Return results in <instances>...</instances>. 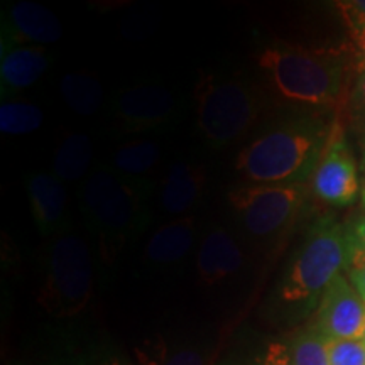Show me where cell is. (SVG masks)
<instances>
[{"mask_svg": "<svg viewBox=\"0 0 365 365\" xmlns=\"http://www.w3.org/2000/svg\"><path fill=\"white\" fill-rule=\"evenodd\" d=\"M27 200L34 225L46 237L68 232V191L53 173H31L26 181Z\"/></svg>", "mask_w": 365, "mask_h": 365, "instance_id": "obj_12", "label": "cell"}, {"mask_svg": "<svg viewBox=\"0 0 365 365\" xmlns=\"http://www.w3.org/2000/svg\"><path fill=\"white\" fill-rule=\"evenodd\" d=\"M314 328L328 340H364L365 301L344 272L319 301Z\"/></svg>", "mask_w": 365, "mask_h": 365, "instance_id": "obj_10", "label": "cell"}, {"mask_svg": "<svg viewBox=\"0 0 365 365\" xmlns=\"http://www.w3.org/2000/svg\"><path fill=\"white\" fill-rule=\"evenodd\" d=\"M349 108L352 118L357 122L359 129L365 125V73H360L355 83L350 88L349 95Z\"/></svg>", "mask_w": 365, "mask_h": 365, "instance_id": "obj_26", "label": "cell"}, {"mask_svg": "<svg viewBox=\"0 0 365 365\" xmlns=\"http://www.w3.org/2000/svg\"><path fill=\"white\" fill-rule=\"evenodd\" d=\"M360 202H362V207L365 210V154L362 163H360Z\"/></svg>", "mask_w": 365, "mask_h": 365, "instance_id": "obj_30", "label": "cell"}, {"mask_svg": "<svg viewBox=\"0 0 365 365\" xmlns=\"http://www.w3.org/2000/svg\"><path fill=\"white\" fill-rule=\"evenodd\" d=\"M196 242V218L193 215L173 218L149 235L144 247V261L153 267L178 266L188 257Z\"/></svg>", "mask_w": 365, "mask_h": 365, "instance_id": "obj_16", "label": "cell"}, {"mask_svg": "<svg viewBox=\"0 0 365 365\" xmlns=\"http://www.w3.org/2000/svg\"><path fill=\"white\" fill-rule=\"evenodd\" d=\"M328 341L314 327L298 333L287 345L291 365H330Z\"/></svg>", "mask_w": 365, "mask_h": 365, "instance_id": "obj_21", "label": "cell"}, {"mask_svg": "<svg viewBox=\"0 0 365 365\" xmlns=\"http://www.w3.org/2000/svg\"><path fill=\"white\" fill-rule=\"evenodd\" d=\"M346 269V227L333 217L319 218L291 255L277 284V298L289 307L312 308L319 304L328 286Z\"/></svg>", "mask_w": 365, "mask_h": 365, "instance_id": "obj_4", "label": "cell"}, {"mask_svg": "<svg viewBox=\"0 0 365 365\" xmlns=\"http://www.w3.org/2000/svg\"><path fill=\"white\" fill-rule=\"evenodd\" d=\"M239 365H291L289 350H287V345L272 341L262 352H259L247 362Z\"/></svg>", "mask_w": 365, "mask_h": 365, "instance_id": "obj_25", "label": "cell"}, {"mask_svg": "<svg viewBox=\"0 0 365 365\" xmlns=\"http://www.w3.org/2000/svg\"><path fill=\"white\" fill-rule=\"evenodd\" d=\"M350 48H352L354 59H355V70L357 76L360 73H365V24L350 29Z\"/></svg>", "mask_w": 365, "mask_h": 365, "instance_id": "obj_28", "label": "cell"}, {"mask_svg": "<svg viewBox=\"0 0 365 365\" xmlns=\"http://www.w3.org/2000/svg\"><path fill=\"white\" fill-rule=\"evenodd\" d=\"M161 145L153 139L134 137L127 143L118 144L108 159V168L118 176L135 182H148V176L161 161Z\"/></svg>", "mask_w": 365, "mask_h": 365, "instance_id": "obj_17", "label": "cell"}, {"mask_svg": "<svg viewBox=\"0 0 365 365\" xmlns=\"http://www.w3.org/2000/svg\"><path fill=\"white\" fill-rule=\"evenodd\" d=\"M93 254L88 242L75 232L53 237L44 257L39 301L59 317L81 312L93 291Z\"/></svg>", "mask_w": 365, "mask_h": 365, "instance_id": "obj_6", "label": "cell"}, {"mask_svg": "<svg viewBox=\"0 0 365 365\" xmlns=\"http://www.w3.org/2000/svg\"><path fill=\"white\" fill-rule=\"evenodd\" d=\"M349 239V269L360 267L365 264V217L355 220L346 227ZM346 269V271H349Z\"/></svg>", "mask_w": 365, "mask_h": 365, "instance_id": "obj_24", "label": "cell"}, {"mask_svg": "<svg viewBox=\"0 0 365 365\" xmlns=\"http://www.w3.org/2000/svg\"><path fill=\"white\" fill-rule=\"evenodd\" d=\"M102 365H124V364H120L118 360H108V362H105Z\"/></svg>", "mask_w": 365, "mask_h": 365, "instance_id": "obj_31", "label": "cell"}, {"mask_svg": "<svg viewBox=\"0 0 365 365\" xmlns=\"http://www.w3.org/2000/svg\"><path fill=\"white\" fill-rule=\"evenodd\" d=\"M139 365H205L202 355L193 350L168 352L164 345H150L144 350H137Z\"/></svg>", "mask_w": 365, "mask_h": 365, "instance_id": "obj_22", "label": "cell"}, {"mask_svg": "<svg viewBox=\"0 0 365 365\" xmlns=\"http://www.w3.org/2000/svg\"><path fill=\"white\" fill-rule=\"evenodd\" d=\"M364 340H365V336H364Z\"/></svg>", "mask_w": 365, "mask_h": 365, "instance_id": "obj_33", "label": "cell"}, {"mask_svg": "<svg viewBox=\"0 0 365 365\" xmlns=\"http://www.w3.org/2000/svg\"><path fill=\"white\" fill-rule=\"evenodd\" d=\"M150 186L118 176L108 166L91 170L80 188V207L97 242L100 259L112 266L150 222Z\"/></svg>", "mask_w": 365, "mask_h": 365, "instance_id": "obj_3", "label": "cell"}, {"mask_svg": "<svg viewBox=\"0 0 365 365\" xmlns=\"http://www.w3.org/2000/svg\"><path fill=\"white\" fill-rule=\"evenodd\" d=\"M93 143L85 132H71L58 144L53 158V175L63 182H78L90 175Z\"/></svg>", "mask_w": 365, "mask_h": 365, "instance_id": "obj_18", "label": "cell"}, {"mask_svg": "<svg viewBox=\"0 0 365 365\" xmlns=\"http://www.w3.org/2000/svg\"><path fill=\"white\" fill-rule=\"evenodd\" d=\"M274 90L291 103L336 108L349 102L352 75H357L350 44L303 48L276 43L257 59Z\"/></svg>", "mask_w": 365, "mask_h": 365, "instance_id": "obj_2", "label": "cell"}, {"mask_svg": "<svg viewBox=\"0 0 365 365\" xmlns=\"http://www.w3.org/2000/svg\"><path fill=\"white\" fill-rule=\"evenodd\" d=\"M307 185H245L228 195L240 227L255 240L281 237L298 218Z\"/></svg>", "mask_w": 365, "mask_h": 365, "instance_id": "obj_7", "label": "cell"}, {"mask_svg": "<svg viewBox=\"0 0 365 365\" xmlns=\"http://www.w3.org/2000/svg\"><path fill=\"white\" fill-rule=\"evenodd\" d=\"M54 61L48 46L2 41L0 54V88L2 100L31 88L43 78Z\"/></svg>", "mask_w": 365, "mask_h": 365, "instance_id": "obj_11", "label": "cell"}, {"mask_svg": "<svg viewBox=\"0 0 365 365\" xmlns=\"http://www.w3.org/2000/svg\"><path fill=\"white\" fill-rule=\"evenodd\" d=\"M244 261V250L228 228H210L196 250L198 279L207 286L220 284L239 272Z\"/></svg>", "mask_w": 365, "mask_h": 365, "instance_id": "obj_14", "label": "cell"}, {"mask_svg": "<svg viewBox=\"0 0 365 365\" xmlns=\"http://www.w3.org/2000/svg\"><path fill=\"white\" fill-rule=\"evenodd\" d=\"M44 113L26 100L4 98L0 103V132L7 135L33 134L43 125Z\"/></svg>", "mask_w": 365, "mask_h": 365, "instance_id": "obj_20", "label": "cell"}, {"mask_svg": "<svg viewBox=\"0 0 365 365\" xmlns=\"http://www.w3.org/2000/svg\"><path fill=\"white\" fill-rule=\"evenodd\" d=\"M346 276H349L350 282H352L355 289H357V293L362 296V299L365 301V264L360 267L349 269V271H346Z\"/></svg>", "mask_w": 365, "mask_h": 365, "instance_id": "obj_29", "label": "cell"}, {"mask_svg": "<svg viewBox=\"0 0 365 365\" xmlns=\"http://www.w3.org/2000/svg\"><path fill=\"white\" fill-rule=\"evenodd\" d=\"M207 186V170L193 161H176L171 164L163 178L159 202L161 208L171 217H190L188 213L196 208L202 200Z\"/></svg>", "mask_w": 365, "mask_h": 365, "instance_id": "obj_15", "label": "cell"}, {"mask_svg": "<svg viewBox=\"0 0 365 365\" xmlns=\"http://www.w3.org/2000/svg\"><path fill=\"white\" fill-rule=\"evenodd\" d=\"M360 130H362L364 132V140H365V125L362 127V129H360Z\"/></svg>", "mask_w": 365, "mask_h": 365, "instance_id": "obj_32", "label": "cell"}, {"mask_svg": "<svg viewBox=\"0 0 365 365\" xmlns=\"http://www.w3.org/2000/svg\"><path fill=\"white\" fill-rule=\"evenodd\" d=\"M312 191L319 202L331 207H349L360 196V170L341 129L328 144L312 180Z\"/></svg>", "mask_w": 365, "mask_h": 365, "instance_id": "obj_9", "label": "cell"}, {"mask_svg": "<svg viewBox=\"0 0 365 365\" xmlns=\"http://www.w3.org/2000/svg\"><path fill=\"white\" fill-rule=\"evenodd\" d=\"M63 38V26L48 7L21 0L7 9L2 21V41L48 46Z\"/></svg>", "mask_w": 365, "mask_h": 365, "instance_id": "obj_13", "label": "cell"}, {"mask_svg": "<svg viewBox=\"0 0 365 365\" xmlns=\"http://www.w3.org/2000/svg\"><path fill=\"white\" fill-rule=\"evenodd\" d=\"M196 125L210 148L223 149L252 129L264 110L257 85L237 76L203 73L195 85Z\"/></svg>", "mask_w": 365, "mask_h": 365, "instance_id": "obj_5", "label": "cell"}, {"mask_svg": "<svg viewBox=\"0 0 365 365\" xmlns=\"http://www.w3.org/2000/svg\"><path fill=\"white\" fill-rule=\"evenodd\" d=\"M330 365H365V340L328 341Z\"/></svg>", "mask_w": 365, "mask_h": 365, "instance_id": "obj_23", "label": "cell"}, {"mask_svg": "<svg viewBox=\"0 0 365 365\" xmlns=\"http://www.w3.org/2000/svg\"><path fill=\"white\" fill-rule=\"evenodd\" d=\"M346 29L365 24V0H352V2H336Z\"/></svg>", "mask_w": 365, "mask_h": 365, "instance_id": "obj_27", "label": "cell"}, {"mask_svg": "<svg viewBox=\"0 0 365 365\" xmlns=\"http://www.w3.org/2000/svg\"><path fill=\"white\" fill-rule=\"evenodd\" d=\"M63 102L75 115L91 117L103 103V86L88 71H70L59 81Z\"/></svg>", "mask_w": 365, "mask_h": 365, "instance_id": "obj_19", "label": "cell"}, {"mask_svg": "<svg viewBox=\"0 0 365 365\" xmlns=\"http://www.w3.org/2000/svg\"><path fill=\"white\" fill-rule=\"evenodd\" d=\"M339 129L319 113L281 118L240 150L237 175L250 185H304Z\"/></svg>", "mask_w": 365, "mask_h": 365, "instance_id": "obj_1", "label": "cell"}, {"mask_svg": "<svg viewBox=\"0 0 365 365\" xmlns=\"http://www.w3.org/2000/svg\"><path fill=\"white\" fill-rule=\"evenodd\" d=\"M178 115L175 93L161 83H135L113 98L112 130L118 135H140L170 125Z\"/></svg>", "mask_w": 365, "mask_h": 365, "instance_id": "obj_8", "label": "cell"}]
</instances>
